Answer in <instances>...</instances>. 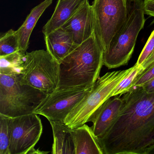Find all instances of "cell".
<instances>
[{
    "mask_svg": "<svg viewBox=\"0 0 154 154\" xmlns=\"http://www.w3.org/2000/svg\"><path fill=\"white\" fill-rule=\"evenodd\" d=\"M45 40L47 51L59 64L78 46L72 35L61 27L45 36Z\"/></svg>",
    "mask_w": 154,
    "mask_h": 154,
    "instance_id": "obj_12",
    "label": "cell"
},
{
    "mask_svg": "<svg viewBox=\"0 0 154 154\" xmlns=\"http://www.w3.org/2000/svg\"><path fill=\"white\" fill-rule=\"evenodd\" d=\"M53 130V154H75V144L72 129L62 122L49 121Z\"/></svg>",
    "mask_w": 154,
    "mask_h": 154,
    "instance_id": "obj_15",
    "label": "cell"
},
{
    "mask_svg": "<svg viewBox=\"0 0 154 154\" xmlns=\"http://www.w3.org/2000/svg\"><path fill=\"white\" fill-rule=\"evenodd\" d=\"M21 74L0 73V114L10 118L34 113L48 94L20 83Z\"/></svg>",
    "mask_w": 154,
    "mask_h": 154,
    "instance_id": "obj_4",
    "label": "cell"
},
{
    "mask_svg": "<svg viewBox=\"0 0 154 154\" xmlns=\"http://www.w3.org/2000/svg\"><path fill=\"white\" fill-rule=\"evenodd\" d=\"M131 68L109 72L99 77L90 92L68 114L64 123L69 128L75 129L91 122L97 110L112 97L116 86L131 71Z\"/></svg>",
    "mask_w": 154,
    "mask_h": 154,
    "instance_id": "obj_5",
    "label": "cell"
},
{
    "mask_svg": "<svg viewBox=\"0 0 154 154\" xmlns=\"http://www.w3.org/2000/svg\"><path fill=\"white\" fill-rule=\"evenodd\" d=\"M121 95L111 97L106 100L95 112L91 122V127L98 139L104 136L119 114L122 105Z\"/></svg>",
    "mask_w": 154,
    "mask_h": 154,
    "instance_id": "obj_11",
    "label": "cell"
},
{
    "mask_svg": "<svg viewBox=\"0 0 154 154\" xmlns=\"http://www.w3.org/2000/svg\"><path fill=\"white\" fill-rule=\"evenodd\" d=\"M131 67V71L116 86L113 91L112 97L122 95L129 91L133 88L135 80L143 72V70L141 66L137 65L136 64Z\"/></svg>",
    "mask_w": 154,
    "mask_h": 154,
    "instance_id": "obj_19",
    "label": "cell"
},
{
    "mask_svg": "<svg viewBox=\"0 0 154 154\" xmlns=\"http://www.w3.org/2000/svg\"><path fill=\"white\" fill-rule=\"evenodd\" d=\"M53 0H45L32 9L23 25L17 30L20 52L26 54L29 45L31 33L45 11L52 4Z\"/></svg>",
    "mask_w": 154,
    "mask_h": 154,
    "instance_id": "obj_16",
    "label": "cell"
},
{
    "mask_svg": "<svg viewBox=\"0 0 154 154\" xmlns=\"http://www.w3.org/2000/svg\"><path fill=\"white\" fill-rule=\"evenodd\" d=\"M11 118L0 114V154H10Z\"/></svg>",
    "mask_w": 154,
    "mask_h": 154,
    "instance_id": "obj_20",
    "label": "cell"
},
{
    "mask_svg": "<svg viewBox=\"0 0 154 154\" xmlns=\"http://www.w3.org/2000/svg\"><path fill=\"white\" fill-rule=\"evenodd\" d=\"M92 7L94 34L104 51L126 20L127 0H94Z\"/></svg>",
    "mask_w": 154,
    "mask_h": 154,
    "instance_id": "obj_7",
    "label": "cell"
},
{
    "mask_svg": "<svg viewBox=\"0 0 154 154\" xmlns=\"http://www.w3.org/2000/svg\"><path fill=\"white\" fill-rule=\"evenodd\" d=\"M147 92L154 91V77L141 86Z\"/></svg>",
    "mask_w": 154,
    "mask_h": 154,
    "instance_id": "obj_25",
    "label": "cell"
},
{
    "mask_svg": "<svg viewBox=\"0 0 154 154\" xmlns=\"http://www.w3.org/2000/svg\"><path fill=\"white\" fill-rule=\"evenodd\" d=\"M128 14L122 26L103 51V65L109 69L126 65L133 54L146 19L142 0H127Z\"/></svg>",
    "mask_w": 154,
    "mask_h": 154,
    "instance_id": "obj_3",
    "label": "cell"
},
{
    "mask_svg": "<svg viewBox=\"0 0 154 154\" xmlns=\"http://www.w3.org/2000/svg\"><path fill=\"white\" fill-rule=\"evenodd\" d=\"M43 127L35 113L11 118L10 154H27L41 137Z\"/></svg>",
    "mask_w": 154,
    "mask_h": 154,
    "instance_id": "obj_9",
    "label": "cell"
},
{
    "mask_svg": "<svg viewBox=\"0 0 154 154\" xmlns=\"http://www.w3.org/2000/svg\"><path fill=\"white\" fill-rule=\"evenodd\" d=\"M154 62V50L152 53L150 54L149 57L145 60V62L141 65V67H142L143 71L147 68L150 64Z\"/></svg>",
    "mask_w": 154,
    "mask_h": 154,
    "instance_id": "obj_24",
    "label": "cell"
},
{
    "mask_svg": "<svg viewBox=\"0 0 154 154\" xmlns=\"http://www.w3.org/2000/svg\"><path fill=\"white\" fill-rule=\"evenodd\" d=\"M145 154H154V144L146 149Z\"/></svg>",
    "mask_w": 154,
    "mask_h": 154,
    "instance_id": "obj_27",
    "label": "cell"
},
{
    "mask_svg": "<svg viewBox=\"0 0 154 154\" xmlns=\"http://www.w3.org/2000/svg\"><path fill=\"white\" fill-rule=\"evenodd\" d=\"M49 153L48 151H44L39 150V149H35V147L33 148L28 152L27 154H46Z\"/></svg>",
    "mask_w": 154,
    "mask_h": 154,
    "instance_id": "obj_26",
    "label": "cell"
},
{
    "mask_svg": "<svg viewBox=\"0 0 154 154\" xmlns=\"http://www.w3.org/2000/svg\"><path fill=\"white\" fill-rule=\"evenodd\" d=\"M121 98L117 118L98 138L103 154H145L154 144V91L135 87Z\"/></svg>",
    "mask_w": 154,
    "mask_h": 154,
    "instance_id": "obj_1",
    "label": "cell"
},
{
    "mask_svg": "<svg viewBox=\"0 0 154 154\" xmlns=\"http://www.w3.org/2000/svg\"><path fill=\"white\" fill-rule=\"evenodd\" d=\"M103 49L94 34L60 64L58 88L93 86L103 65Z\"/></svg>",
    "mask_w": 154,
    "mask_h": 154,
    "instance_id": "obj_2",
    "label": "cell"
},
{
    "mask_svg": "<svg viewBox=\"0 0 154 154\" xmlns=\"http://www.w3.org/2000/svg\"><path fill=\"white\" fill-rule=\"evenodd\" d=\"M72 35L74 42L79 45L94 34L92 7L87 1L61 27Z\"/></svg>",
    "mask_w": 154,
    "mask_h": 154,
    "instance_id": "obj_10",
    "label": "cell"
},
{
    "mask_svg": "<svg viewBox=\"0 0 154 154\" xmlns=\"http://www.w3.org/2000/svg\"><path fill=\"white\" fill-rule=\"evenodd\" d=\"M154 77V62L137 77L134 82L132 88L142 86Z\"/></svg>",
    "mask_w": 154,
    "mask_h": 154,
    "instance_id": "obj_22",
    "label": "cell"
},
{
    "mask_svg": "<svg viewBox=\"0 0 154 154\" xmlns=\"http://www.w3.org/2000/svg\"><path fill=\"white\" fill-rule=\"evenodd\" d=\"M88 0H58L54 11L42 30L44 35L61 28Z\"/></svg>",
    "mask_w": 154,
    "mask_h": 154,
    "instance_id": "obj_13",
    "label": "cell"
},
{
    "mask_svg": "<svg viewBox=\"0 0 154 154\" xmlns=\"http://www.w3.org/2000/svg\"><path fill=\"white\" fill-rule=\"evenodd\" d=\"M75 144V154H103L98 138L91 127L85 124L72 129Z\"/></svg>",
    "mask_w": 154,
    "mask_h": 154,
    "instance_id": "obj_14",
    "label": "cell"
},
{
    "mask_svg": "<svg viewBox=\"0 0 154 154\" xmlns=\"http://www.w3.org/2000/svg\"><path fill=\"white\" fill-rule=\"evenodd\" d=\"M20 51L17 31L11 29L0 38V57L5 56Z\"/></svg>",
    "mask_w": 154,
    "mask_h": 154,
    "instance_id": "obj_18",
    "label": "cell"
},
{
    "mask_svg": "<svg viewBox=\"0 0 154 154\" xmlns=\"http://www.w3.org/2000/svg\"><path fill=\"white\" fill-rule=\"evenodd\" d=\"M60 64L48 52H26L20 83L49 94L58 88Z\"/></svg>",
    "mask_w": 154,
    "mask_h": 154,
    "instance_id": "obj_6",
    "label": "cell"
},
{
    "mask_svg": "<svg viewBox=\"0 0 154 154\" xmlns=\"http://www.w3.org/2000/svg\"><path fill=\"white\" fill-rule=\"evenodd\" d=\"M26 54L19 51L0 57V73L8 75L22 74Z\"/></svg>",
    "mask_w": 154,
    "mask_h": 154,
    "instance_id": "obj_17",
    "label": "cell"
},
{
    "mask_svg": "<svg viewBox=\"0 0 154 154\" xmlns=\"http://www.w3.org/2000/svg\"><path fill=\"white\" fill-rule=\"evenodd\" d=\"M154 50V30L149 36L144 48L142 49L136 64L141 66L145 60L149 57Z\"/></svg>",
    "mask_w": 154,
    "mask_h": 154,
    "instance_id": "obj_21",
    "label": "cell"
},
{
    "mask_svg": "<svg viewBox=\"0 0 154 154\" xmlns=\"http://www.w3.org/2000/svg\"><path fill=\"white\" fill-rule=\"evenodd\" d=\"M92 87L57 88L47 94L34 113L44 116L49 121L63 122L71 111L90 92Z\"/></svg>",
    "mask_w": 154,
    "mask_h": 154,
    "instance_id": "obj_8",
    "label": "cell"
},
{
    "mask_svg": "<svg viewBox=\"0 0 154 154\" xmlns=\"http://www.w3.org/2000/svg\"><path fill=\"white\" fill-rule=\"evenodd\" d=\"M143 8L145 14L154 18V0H144Z\"/></svg>",
    "mask_w": 154,
    "mask_h": 154,
    "instance_id": "obj_23",
    "label": "cell"
}]
</instances>
